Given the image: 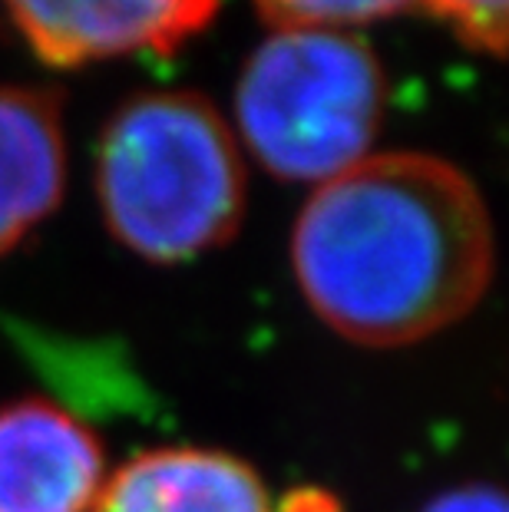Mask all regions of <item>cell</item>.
I'll list each match as a JSON object with an SVG mask.
<instances>
[{
  "mask_svg": "<svg viewBox=\"0 0 509 512\" xmlns=\"http://www.w3.org/2000/svg\"><path fill=\"white\" fill-rule=\"evenodd\" d=\"M291 271L324 328L374 351L460 324L486 298L496 232L483 192L430 152H371L314 185Z\"/></svg>",
  "mask_w": 509,
  "mask_h": 512,
  "instance_id": "1",
  "label": "cell"
},
{
  "mask_svg": "<svg viewBox=\"0 0 509 512\" xmlns=\"http://www.w3.org/2000/svg\"><path fill=\"white\" fill-rule=\"evenodd\" d=\"M96 195L110 235L156 265L229 245L245 219V162L222 113L199 93H143L106 123Z\"/></svg>",
  "mask_w": 509,
  "mask_h": 512,
  "instance_id": "2",
  "label": "cell"
},
{
  "mask_svg": "<svg viewBox=\"0 0 509 512\" xmlns=\"http://www.w3.org/2000/svg\"><path fill=\"white\" fill-rule=\"evenodd\" d=\"M384 103L381 60L361 37L275 27L238 76L235 123L265 172L321 185L371 156Z\"/></svg>",
  "mask_w": 509,
  "mask_h": 512,
  "instance_id": "3",
  "label": "cell"
},
{
  "mask_svg": "<svg viewBox=\"0 0 509 512\" xmlns=\"http://www.w3.org/2000/svg\"><path fill=\"white\" fill-rule=\"evenodd\" d=\"M10 24L50 67L166 53L212 24L219 0H0Z\"/></svg>",
  "mask_w": 509,
  "mask_h": 512,
  "instance_id": "4",
  "label": "cell"
},
{
  "mask_svg": "<svg viewBox=\"0 0 509 512\" xmlns=\"http://www.w3.org/2000/svg\"><path fill=\"white\" fill-rule=\"evenodd\" d=\"M106 479L100 437L67 407H0V512H90Z\"/></svg>",
  "mask_w": 509,
  "mask_h": 512,
  "instance_id": "5",
  "label": "cell"
},
{
  "mask_svg": "<svg viewBox=\"0 0 509 512\" xmlns=\"http://www.w3.org/2000/svg\"><path fill=\"white\" fill-rule=\"evenodd\" d=\"M90 512H275V499L242 456L156 446L106 473Z\"/></svg>",
  "mask_w": 509,
  "mask_h": 512,
  "instance_id": "6",
  "label": "cell"
},
{
  "mask_svg": "<svg viewBox=\"0 0 509 512\" xmlns=\"http://www.w3.org/2000/svg\"><path fill=\"white\" fill-rule=\"evenodd\" d=\"M67 189V136L50 90L0 86V255L14 252Z\"/></svg>",
  "mask_w": 509,
  "mask_h": 512,
  "instance_id": "7",
  "label": "cell"
},
{
  "mask_svg": "<svg viewBox=\"0 0 509 512\" xmlns=\"http://www.w3.org/2000/svg\"><path fill=\"white\" fill-rule=\"evenodd\" d=\"M424 0H255V7L275 27H314V30H344L371 24L404 10L420 7Z\"/></svg>",
  "mask_w": 509,
  "mask_h": 512,
  "instance_id": "8",
  "label": "cell"
},
{
  "mask_svg": "<svg viewBox=\"0 0 509 512\" xmlns=\"http://www.w3.org/2000/svg\"><path fill=\"white\" fill-rule=\"evenodd\" d=\"M433 17H440L470 50L486 57L506 53L509 0H424Z\"/></svg>",
  "mask_w": 509,
  "mask_h": 512,
  "instance_id": "9",
  "label": "cell"
},
{
  "mask_svg": "<svg viewBox=\"0 0 509 512\" xmlns=\"http://www.w3.org/2000/svg\"><path fill=\"white\" fill-rule=\"evenodd\" d=\"M420 512H509L503 489L490 483H463L433 496Z\"/></svg>",
  "mask_w": 509,
  "mask_h": 512,
  "instance_id": "10",
  "label": "cell"
},
{
  "mask_svg": "<svg viewBox=\"0 0 509 512\" xmlns=\"http://www.w3.org/2000/svg\"><path fill=\"white\" fill-rule=\"evenodd\" d=\"M275 512H341V503L324 489H298L281 499Z\"/></svg>",
  "mask_w": 509,
  "mask_h": 512,
  "instance_id": "11",
  "label": "cell"
}]
</instances>
